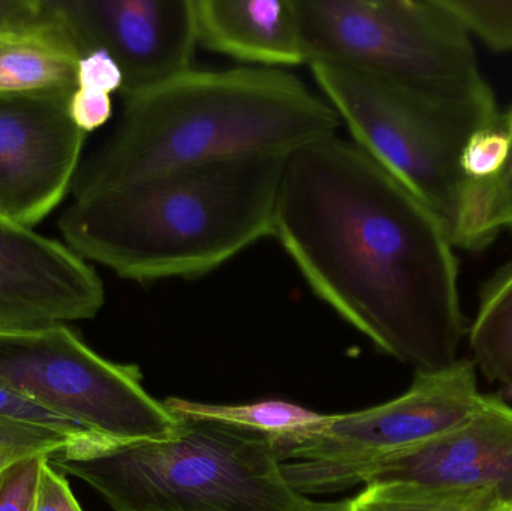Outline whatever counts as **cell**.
Returning <instances> with one entry per match:
<instances>
[{"label":"cell","mask_w":512,"mask_h":511,"mask_svg":"<svg viewBox=\"0 0 512 511\" xmlns=\"http://www.w3.org/2000/svg\"><path fill=\"white\" fill-rule=\"evenodd\" d=\"M78 57L105 51L122 72V98L192 69L194 0H56Z\"/></svg>","instance_id":"30bf717a"},{"label":"cell","mask_w":512,"mask_h":511,"mask_svg":"<svg viewBox=\"0 0 512 511\" xmlns=\"http://www.w3.org/2000/svg\"><path fill=\"white\" fill-rule=\"evenodd\" d=\"M39 39L77 57L56 0H0V41Z\"/></svg>","instance_id":"d6986e66"},{"label":"cell","mask_w":512,"mask_h":511,"mask_svg":"<svg viewBox=\"0 0 512 511\" xmlns=\"http://www.w3.org/2000/svg\"><path fill=\"white\" fill-rule=\"evenodd\" d=\"M307 65L387 78L474 132L501 125L471 35L442 0H295Z\"/></svg>","instance_id":"5b68a950"},{"label":"cell","mask_w":512,"mask_h":511,"mask_svg":"<svg viewBox=\"0 0 512 511\" xmlns=\"http://www.w3.org/2000/svg\"><path fill=\"white\" fill-rule=\"evenodd\" d=\"M288 158L233 159L74 194L59 228L72 251L120 278H201L273 236Z\"/></svg>","instance_id":"3957f363"},{"label":"cell","mask_w":512,"mask_h":511,"mask_svg":"<svg viewBox=\"0 0 512 511\" xmlns=\"http://www.w3.org/2000/svg\"><path fill=\"white\" fill-rule=\"evenodd\" d=\"M309 68L352 143L420 198L459 248L475 183L462 153L475 132L372 72L327 62Z\"/></svg>","instance_id":"8992f818"},{"label":"cell","mask_w":512,"mask_h":511,"mask_svg":"<svg viewBox=\"0 0 512 511\" xmlns=\"http://www.w3.org/2000/svg\"><path fill=\"white\" fill-rule=\"evenodd\" d=\"M72 93H0V216L32 228L71 192L86 132L69 113Z\"/></svg>","instance_id":"8fae6325"},{"label":"cell","mask_w":512,"mask_h":511,"mask_svg":"<svg viewBox=\"0 0 512 511\" xmlns=\"http://www.w3.org/2000/svg\"><path fill=\"white\" fill-rule=\"evenodd\" d=\"M442 2L451 14L459 18L469 35L477 36L492 50H512V2Z\"/></svg>","instance_id":"ffe728a7"},{"label":"cell","mask_w":512,"mask_h":511,"mask_svg":"<svg viewBox=\"0 0 512 511\" xmlns=\"http://www.w3.org/2000/svg\"><path fill=\"white\" fill-rule=\"evenodd\" d=\"M122 84L123 77L119 66L105 51H90L78 59V89L96 90L111 95L120 92Z\"/></svg>","instance_id":"d4e9b609"},{"label":"cell","mask_w":512,"mask_h":511,"mask_svg":"<svg viewBox=\"0 0 512 511\" xmlns=\"http://www.w3.org/2000/svg\"><path fill=\"white\" fill-rule=\"evenodd\" d=\"M508 141L502 126L475 132L462 153V168L472 180L495 176L507 158Z\"/></svg>","instance_id":"cb8c5ba5"},{"label":"cell","mask_w":512,"mask_h":511,"mask_svg":"<svg viewBox=\"0 0 512 511\" xmlns=\"http://www.w3.org/2000/svg\"><path fill=\"white\" fill-rule=\"evenodd\" d=\"M33 511H83L72 495L65 476L48 462L42 468Z\"/></svg>","instance_id":"4316f807"},{"label":"cell","mask_w":512,"mask_h":511,"mask_svg":"<svg viewBox=\"0 0 512 511\" xmlns=\"http://www.w3.org/2000/svg\"><path fill=\"white\" fill-rule=\"evenodd\" d=\"M0 422L50 429V431L60 432L69 437L89 434L69 420L45 410L41 405L30 401L26 396L20 395L3 384H0Z\"/></svg>","instance_id":"603a6c76"},{"label":"cell","mask_w":512,"mask_h":511,"mask_svg":"<svg viewBox=\"0 0 512 511\" xmlns=\"http://www.w3.org/2000/svg\"><path fill=\"white\" fill-rule=\"evenodd\" d=\"M123 99L113 131L81 162L71 194L252 156L294 155L334 137L339 116L286 69H189Z\"/></svg>","instance_id":"7a4b0ae2"},{"label":"cell","mask_w":512,"mask_h":511,"mask_svg":"<svg viewBox=\"0 0 512 511\" xmlns=\"http://www.w3.org/2000/svg\"><path fill=\"white\" fill-rule=\"evenodd\" d=\"M164 405L173 416L227 423L270 437L274 443L306 434L322 425L328 416L286 401L215 405L182 398H168L165 399Z\"/></svg>","instance_id":"2e32d148"},{"label":"cell","mask_w":512,"mask_h":511,"mask_svg":"<svg viewBox=\"0 0 512 511\" xmlns=\"http://www.w3.org/2000/svg\"><path fill=\"white\" fill-rule=\"evenodd\" d=\"M273 236L310 290L415 372L459 360L466 335L454 245L435 213L352 141L289 156Z\"/></svg>","instance_id":"6da1fadb"},{"label":"cell","mask_w":512,"mask_h":511,"mask_svg":"<svg viewBox=\"0 0 512 511\" xmlns=\"http://www.w3.org/2000/svg\"><path fill=\"white\" fill-rule=\"evenodd\" d=\"M477 366L459 359L438 372H415L405 395L369 410L328 414L318 428L276 441L283 468L324 474L361 467L429 443L468 422L483 405Z\"/></svg>","instance_id":"ba28073f"},{"label":"cell","mask_w":512,"mask_h":511,"mask_svg":"<svg viewBox=\"0 0 512 511\" xmlns=\"http://www.w3.org/2000/svg\"><path fill=\"white\" fill-rule=\"evenodd\" d=\"M283 474L304 497L357 485L420 483L495 492L512 509V408L486 395L468 422L414 449L334 473Z\"/></svg>","instance_id":"9c48e42d"},{"label":"cell","mask_w":512,"mask_h":511,"mask_svg":"<svg viewBox=\"0 0 512 511\" xmlns=\"http://www.w3.org/2000/svg\"><path fill=\"white\" fill-rule=\"evenodd\" d=\"M198 45L252 63L307 65L295 0H194Z\"/></svg>","instance_id":"4fadbf2b"},{"label":"cell","mask_w":512,"mask_h":511,"mask_svg":"<svg viewBox=\"0 0 512 511\" xmlns=\"http://www.w3.org/2000/svg\"><path fill=\"white\" fill-rule=\"evenodd\" d=\"M105 288L68 245L0 216V335L96 317Z\"/></svg>","instance_id":"7c38bea8"},{"label":"cell","mask_w":512,"mask_h":511,"mask_svg":"<svg viewBox=\"0 0 512 511\" xmlns=\"http://www.w3.org/2000/svg\"><path fill=\"white\" fill-rule=\"evenodd\" d=\"M78 59L53 42L0 41V93L42 95L77 90Z\"/></svg>","instance_id":"5bb4252c"},{"label":"cell","mask_w":512,"mask_h":511,"mask_svg":"<svg viewBox=\"0 0 512 511\" xmlns=\"http://www.w3.org/2000/svg\"><path fill=\"white\" fill-rule=\"evenodd\" d=\"M69 113L75 125L89 134L104 126L113 116L111 95L77 87L69 101Z\"/></svg>","instance_id":"484cf974"},{"label":"cell","mask_w":512,"mask_h":511,"mask_svg":"<svg viewBox=\"0 0 512 511\" xmlns=\"http://www.w3.org/2000/svg\"><path fill=\"white\" fill-rule=\"evenodd\" d=\"M469 344L481 374L512 398V264L484 288Z\"/></svg>","instance_id":"9a60e30c"},{"label":"cell","mask_w":512,"mask_h":511,"mask_svg":"<svg viewBox=\"0 0 512 511\" xmlns=\"http://www.w3.org/2000/svg\"><path fill=\"white\" fill-rule=\"evenodd\" d=\"M48 458L29 456L0 471V511H33L42 468Z\"/></svg>","instance_id":"7402d4cb"},{"label":"cell","mask_w":512,"mask_h":511,"mask_svg":"<svg viewBox=\"0 0 512 511\" xmlns=\"http://www.w3.org/2000/svg\"><path fill=\"white\" fill-rule=\"evenodd\" d=\"M174 434L120 441L84 434L48 458L114 511H310L283 474L270 437L215 420L179 417Z\"/></svg>","instance_id":"277c9868"},{"label":"cell","mask_w":512,"mask_h":511,"mask_svg":"<svg viewBox=\"0 0 512 511\" xmlns=\"http://www.w3.org/2000/svg\"><path fill=\"white\" fill-rule=\"evenodd\" d=\"M508 152L495 176L475 180L463 225L459 248L478 251L486 248L502 230L512 228V108L502 116Z\"/></svg>","instance_id":"ac0fdd59"},{"label":"cell","mask_w":512,"mask_h":511,"mask_svg":"<svg viewBox=\"0 0 512 511\" xmlns=\"http://www.w3.org/2000/svg\"><path fill=\"white\" fill-rule=\"evenodd\" d=\"M74 438L77 437L50 429L0 422V471L18 459L35 455L51 456Z\"/></svg>","instance_id":"44dd1931"},{"label":"cell","mask_w":512,"mask_h":511,"mask_svg":"<svg viewBox=\"0 0 512 511\" xmlns=\"http://www.w3.org/2000/svg\"><path fill=\"white\" fill-rule=\"evenodd\" d=\"M140 368L110 362L65 324L0 335V384L83 431L120 441L174 434L179 417L141 383Z\"/></svg>","instance_id":"52a82bcc"},{"label":"cell","mask_w":512,"mask_h":511,"mask_svg":"<svg viewBox=\"0 0 512 511\" xmlns=\"http://www.w3.org/2000/svg\"><path fill=\"white\" fill-rule=\"evenodd\" d=\"M364 511H510L495 492L420 483H375L357 495Z\"/></svg>","instance_id":"e0dca14e"},{"label":"cell","mask_w":512,"mask_h":511,"mask_svg":"<svg viewBox=\"0 0 512 511\" xmlns=\"http://www.w3.org/2000/svg\"><path fill=\"white\" fill-rule=\"evenodd\" d=\"M310 511H364L358 498L336 501V503H313Z\"/></svg>","instance_id":"83f0119b"},{"label":"cell","mask_w":512,"mask_h":511,"mask_svg":"<svg viewBox=\"0 0 512 511\" xmlns=\"http://www.w3.org/2000/svg\"><path fill=\"white\" fill-rule=\"evenodd\" d=\"M510 511H512V509Z\"/></svg>","instance_id":"f1b7e54d"}]
</instances>
